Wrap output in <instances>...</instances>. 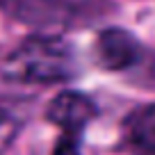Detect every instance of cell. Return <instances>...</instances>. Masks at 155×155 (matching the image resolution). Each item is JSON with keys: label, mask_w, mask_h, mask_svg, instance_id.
Here are the masks:
<instances>
[{"label": "cell", "mask_w": 155, "mask_h": 155, "mask_svg": "<svg viewBox=\"0 0 155 155\" xmlns=\"http://www.w3.org/2000/svg\"><path fill=\"white\" fill-rule=\"evenodd\" d=\"M2 73L14 82H64L78 73L71 46L57 37H32L7 55Z\"/></svg>", "instance_id": "1"}, {"label": "cell", "mask_w": 155, "mask_h": 155, "mask_svg": "<svg viewBox=\"0 0 155 155\" xmlns=\"http://www.w3.org/2000/svg\"><path fill=\"white\" fill-rule=\"evenodd\" d=\"M18 130H21V121L16 119V114L0 107V155L12 146V141L16 139Z\"/></svg>", "instance_id": "6"}, {"label": "cell", "mask_w": 155, "mask_h": 155, "mask_svg": "<svg viewBox=\"0 0 155 155\" xmlns=\"http://www.w3.org/2000/svg\"><path fill=\"white\" fill-rule=\"evenodd\" d=\"M2 7L30 25H66L78 16V0H2Z\"/></svg>", "instance_id": "4"}, {"label": "cell", "mask_w": 155, "mask_h": 155, "mask_svg": "<svg viewBox=\"0 0 155 155\" xmlns=\"http://www.w3.org/2000/svg\"><path fill=\"white\" fill-rule=\"evenodd\" d=\"M96 57L107 71H123L139 62L141 46L128 30L107 28L96 39Z\"/></svg>", "instance_id": "3"}, {"label": "cell", "mask_w": 155, "mask_h": 155, "mask_svg": "<svg viewBox=\"0 0 155 155\" xmlns=\"http://www.w3.org/2000/svg\"><path fill=\"white\" fill-rule=\"evenodd\" d=\"M53 155H80V135L64 132L55 144Z\"/></svg>", "instance_id": "7"}, {"label": "cell", "mask_w": 155, "mask_h": 155, "mask_svg": "<svg viewBox=\"0 0 155 155\" xmlns=\"http://www.w3.org/2000/svg\"><path fill=\"white\" fill-rule=\"evenodd\" d=\"M123 135L135 153L155 155V103L137 107L123 121Z\"/></svg>", "instance_id": "5"}, {"label": "cell", "mask_w": 155, "mask_h": 155, "mask_svg": "<svg viewBox=\"0 0 155 155\" xmlns=\"http://www.w3.org/2000/svg\"><path fill=\"white\" fill-rule=\"evenodd\" d=\"M98 107L89 96L80 91H62L48 103L46 119L64 132L82 135V130L96 119Z\"/></svg>", "instance_id": "2"}]
</instances>
